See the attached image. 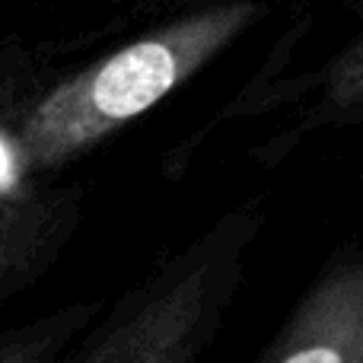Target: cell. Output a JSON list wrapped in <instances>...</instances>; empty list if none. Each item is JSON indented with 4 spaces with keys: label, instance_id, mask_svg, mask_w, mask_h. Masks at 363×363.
I'll use <instances>...</instances> for the list:
<instances>
[{
    "label": "cell",
    "instance_id": "obj_3",
    "mask_svg": "<svg viewBox=\"0 0 363 363\" xmlns=\"http://www.w3.org/2000/svg\"><path fill=\"white\" fill-rule=\"evenodd\" d=\"M255 363H363V242L325 258Z\"/></svg>",
    "mask_w": 363,
    "mask_h": 363
},
{
    "label": "cell",
    "instance_id": "obj_4",
    "mask_svg": "<svg viewBox=\"0 0 363 363\" xmlns=\"http://www.w3.org/2000/svg\"><path fill=\"white\" fill-rule=\"evenodd\" d=\"M83 211L77 182L0 185V306L55 268L80 233Z\"/></svg>",
    "mask_w": 363,
    "mask_h": 363
},
{
    "label": "cell",
    "instance_id": "obj_2",
    "mask_svg": "<svg viewBox=\"0 0 363 363\" xmlns=\"http://www.w3.org/2000/svg\"><path fill=\"white\" fill-rule=\"evenodd\" d=\"M264 201L245 198L150 264L57 363H204L245 284Z\"/></svg>",
    "mask_w": 363,
    "mask_h": 363
},
{
    "label": "cell",
    "instance_id": "obj_5",
    "mask_svg": "<svg viewBox=\"0 0 363 363\" xmlns=\"http://www.w3.org/2000/svg\"><path fill=\"white\" fill-rule=\"evenodd\" d=\"M309 93H313L309 106L255 150V160L262 166H281L319 131L354 128L363 121V29L338 57L309 74Z\"/></svg>",
    "mask_w": 363,
    "mask_h": 363
},
{
    "label": "cell",
    "instance_id": "obj_6",
    "mask_svg": "<svg viewBox=\"0 0 363 363\" xmlns=\"http://www.w3.org/2000/svg\"><path fill=\"white\" fill-rule=\"evenodd\" d=\"M102 296H77L0 328V363H57L106 313Z\"/></svg>",
    "mask_w": 363,
    "mask_h": 363
},
{
    "label": "cell",
    "instance_id": "obj_1",
    "mask_svg": "<svg viewBox=\"0 0 363 363\" xmlns=\"http://www.w3.org/2000/svg\"><path fill=\"white\" fill-rule=\"evenodd\" d=\"M264 16L262 4L204 6L153 26L51 86H38L13 131L23 179L48 182L89 157L194 80Z\"/></svg>",
    "mask_w": 363,
    "mask_h": 363
}]
</instances>
